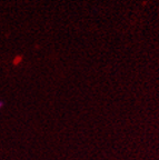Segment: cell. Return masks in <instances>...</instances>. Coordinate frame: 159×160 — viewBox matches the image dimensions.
<instances>
[{
  "instance_id": "1",
  "label": "cell",
  "mask_w": 159,
  "mask_h": 160,
  "mask_svg": "<svg viewBox=\"0 0 159 160\" xmlns=\"http://www.w3.org/2000/svg\"><path fill=\"white\" fill-rule=\"evenodd\" d=\"M1 107H3V102L0 101V109H1Z\"/></svg>"
}]
</instances>
